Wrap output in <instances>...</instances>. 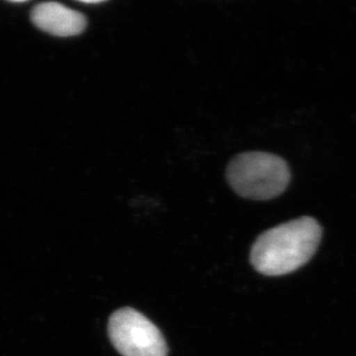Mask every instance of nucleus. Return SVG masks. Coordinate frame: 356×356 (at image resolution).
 Masks as SVG:
<instances>
[{
  "instance_id": "7ed1b4c3",
  "label": "nucleus",
  "mask_w": 356,
  "mask_h": 356,
  "mask_svg": "<svg viewBox=\"0 0 356 356\" xmlns=\"http://www.w3.org/2000/svg\"><path fill=\"white\" fill-rule=\"evenodd\" d=\"M108 336L122 356L168 355V346L159 327L131 308H122L112 315Z\"/></svg>"
},
{
  "instance_id": "f257e3e1",
  "label": "nucleus",
  "mask_w": 356,
  "mask_h": 356,
  "mask_svg": "<svg viewBox=\"0 0 356 356\" xmlns=\"http://www.w3.org/2000/svg\"><path fill=\"white\" fill-rule=\"evenodd\" d=\"M321 238L316 219L300 217L262 233L252 245L250 261L266 276L287 275L309 262Z\"/></svg>"
},
{
  "instance_id": "39448f33",
  "label": "nucleus",
  "mask_w": 356,
  "mask_h": 356,
  "mask_svg": "<svg viewBox=\"0 0 356 356\" xmlns=\"http://www.w3.org/2000/svg\"><path fill=\"white\" fill-rule=\"evenodd\" d=\"M82 3H89V5H90V3H99L101 1H90V0H89V1H82Z\"/></svg>"
},
{
  "instance_id": "20e7f679",
  "label": "nucleus",
  "mask_w": 356,
  "mask_h": 356,
  "mask_svg": "<svg viewBox=\"0 0 356 356\" xmlns=\"http://www.w3.org/2000/svg\"><path fill=\"white\" fill-rule=\"evenodd\" d=\"M33 22L47 34L72 38L83 33L87 20L83 14L59 3H42L31 13Z\"/></svg>"
},
{
  "instance_id": "f03ea898",
  "label": "nucleus",
  "mask_w": 356,
  "mask_h": 356,
  "mask_svg": "<svg viewBox=\"0 0 356 356\" xmlns=\"http://www.w3.org/2000/svg\"><path fill=\"white\" fill-rule=\"evenodd\" d=\"M227 181L242 197L268 201L285 192L291 182L289 164L269 152H245L229 161Z\"/></svg>"
}]
</instances>
